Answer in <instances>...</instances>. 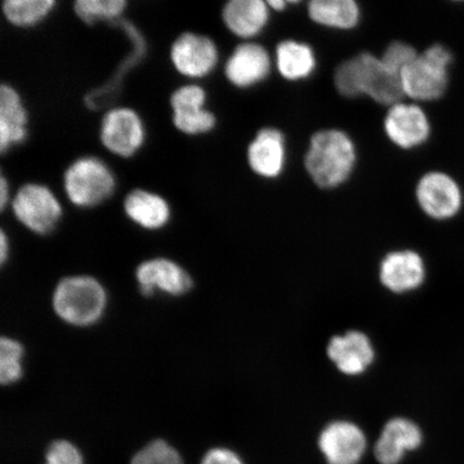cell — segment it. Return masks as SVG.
Segmentation results:
<instances>
[{
    "label": "cell",
    "instance_id": "cell-1",
    "mask_svg": "<svg viewBox=\"0 0 464 464\" xmlns=\"http://www.w3.org/2000/svg\"><path fill=\"white\" fill-rule=\"evenodd\" d=\"M334 85L342 96L370 97L382 106L402 102L401 75L392 72L381 57L361 53L341 63L334 72Z\"/></svg>",
    "mask_w": 464,
    "mask_h": 464
},
{
    "label": "cell",
    "instance_id": "cell-2",
    "mask_svg": "<svg viewBox=\"0 0 464 464\" xmlns=\"http://www.w3.org/2000/svg\"><path fill=\"white\" fill-rule=\"evenodd\" d=\"M356 160L355 144L346 132L324 130L312 136L304 167L318 188L333 189L351 178Z\"/></svg>",
    "mask_w": 464,
    "mask_h": 464
},
{
    "label": "cell",
    "instance_id": "cell-3",
    "mask_svg": "<svg viewBox=\"0 0 464 464\" xmlns=\"http://www.w3.org/2000/svg\"><path fill=\"white\" fill-rule=\"evenodd\" d=\"M52 303L63 322L74 327H90L101 321L108 297L106 289L96 278L74 276L57 284Z\"/></svg>",
    "mask_w": 464,
    "mask_h": 464
},
{
    "label": "cell",
    "instance_id": "cell-4",
    "mask_svg": "<svg viewBox=\"0 0 464 464\" xmlns=\"http://www.w3.org/2000/svg\"><path fill=\"white\" fill-rule=\"evenodd\" d=\"M454 56L445 45L429 46L401 73L404 95L417 102L440 100L448 92Z\"/></svg>",
    "mask_w": 464,
    "mask_h": 464
},
{
    "label": "cell",
    "instance_id": "cell-5",
    "mask_svg": "<svg viewBox=\"0 0 464 464\" xmlns=\"http://www.w3.org/2000/svg\"><path fill=\"white\" fill-rule=\"evenodd\" d=\"M116 179L110 167L96 156L86 155L74 160L63 174V189L72 205L91 208L111 198Z\"/></svg>",
    "mask_w": 464,
    "mask_h": 464
},
{
    "label": "cell",
    "instance_id": "cell-6",
    "mask_svg": "<svg viewBox=\"0 0 464 464\" xmlns=\"http://www.w3.org/2000/svg\"><path fill=\"white\" fill-rule=\"evenodd\" d=\"M10 210L22 226L38 236H48L60 224L63 207L50 188L43 183L21 185L13 195Z\"/></svg>",
    "mask_w": 464,
    "mask_h": 464
},
{
    "label": "cell",
    "instance_id": "cell-7",
    "mask_svg": "<svg viewBox=\"0 0 464 464\" xmlns=\"http://www.w3.org/2000/svg\"><path fill=\"white\" fill-rule=\"evenodd\" d=\"M147 138L141 116L130 107L107 110L100 125V141L109 153L130 159L140 150Z\"/></svg>",
    "mask_w": 464,
    "mask_h": 464
},
{
    "label": "cell",
    "instance_id": "cell-8",
    "mask_svg": "<svg viewBox=\"0 0 464 464\" xmlns=\"http://www.w3.org/2000/svg\"><path fill=\"white\" fill-rule=\"evenodd\" d=\"M207 103V91L198 83L184 84L174 90L169 100L174 129L189 137L211 132L218 119Z\"/></svg>",
    "mask_w": 464,
    "mask_h": 464
},
{
    "label": "cell",
    "instance_id": "cell-9",
    "mask_svg": "<svg viewBox=\"0 0 464 464\" xmlns=\"http://www.w3.org/2000/svg\"><path fill=\"white\" fill-rule=\"evenodd\" d=\"M174 71L189 80L208 77L218 65L219 51L206 34L185 32L174 39L169 51Z\"/></svg>",
    "mask_w": 464,
    "mask_h": 464
},
{
    "label": "cell",
    "instance_id": "cell-10",
    "mask_svg": "<svg viewBox=\"0 0 464 464\" xmlns=\"http://www.w3.org/2000/svg\"><path fill=\"white\" fill-rule=\"evenodd\" d=\"M416 200L421 211L435 220H448L460 213L464 195L460 184L444 171L423 174L416 185Z\"/></svg>",
    "mask_w": 464,
    "mask_h": 464
},
{
    "label": "cell",
    "instance_id": "cell-11",
    "mask_svg": "<svg viewBox=\"0 0 464 464\" xmlns=\"http://www.w3.org/2000/svg\"><path fill=\"white\" fill-rule=\"evenodd\" d=\"M384 130L387 138L400 149L413 150L429 140L431 123L419 104L399 102L388 110Z\"/></svg>",
    "mask_w": 464,
    "mask_h": 464
},
{
    "label": "cell",
    "instance_id": "cell-12",
    "mask_svg": "<svg viewBox=\"0 0 464 464\" xmlns=\"http://www.w3.org/2000/svg\"><path fill=\"white\" fill-rule=\"evenodd\" d=\"M139 290L150 297L161 293L172 297L188 294L194 285L190 276L181 266L168 258H152L143 261L136 271Z\"/></svg>",
    "mask_w": 464,
    "mask_h": 464
},
{
    "label": "cell",
    "instance_id": "cell-13",
    "mask_svg": "<svg viewBox=\"0 0 464 464\" xmlns=\"http://www.w3.org/2000/svg\"><path fill=\"white\" fill-rule=\"evenodd\" d=\"M318 448L328 464H357L367 449V438L356 423L336 420L319 434Z\"/></svg>",
    "mask_w": 464,
    "mask_h": 464
},
{
    "label": "cell",
    "instance_id": "cell-14",
    "mask_svg": "<svg viewBox=\"0 0 464 464\" xmlns=\"http://www.w3.org/2000/svg\"><path fill=\"white\" fill-rule=\"evenodd\" d=\"M272 62L263 45L243 43L237 45L225 63L224 72L228 82L237 89H249L269 77Z\"/></svg>",
    "mask_w": 464,
    "mask_h": 464
},
{
    "label": "cell",
    "instance_id": "cell-15",
    "mask_svg": "<svg viewBox=\"0 0 464 464\" xmlns=\"http://www.w3.org/2000/svg\"><path fill=\"white\" fill-rule=\"evenodd\" d=\"M327 355L336 369L347 376L362 375L374 362L375 351L369 336L357 330L334 335Z\"/></svg>",
    "mask_w": 464,
    "mask_h": 464
},
{
    "label": "cell",
    "instance_id": "cell-16",
    "mask_svg": "<svg viewBox=\"0 0 464 464\" xmlns=\"http://www.w3.org/2000/svg\"><path fill=\"white\" fill-rule=\"evenodd\" d=\"M426 277L425 263L419 253L411 249L392 252L382 260L380 280L394 294L413 292Z\"/></svg>",
    "mask_w": 464,
    "mask_h": 464
},
{
    "label": "cell",
    "instance_id": "cell-17",
    "mask_svg": "<svg viewBox=\"0 0 464 464\" xmlns=\"http://www.w3.org/2000/svg\"><path fill=\"white\" fill-rule=\"evenodd\" d=\"M247 162L254 173L265 179L281 176L286 164V143L282 131L266 127L248 144Z\"/></svg>",
    "mask_w": 464,
    "mask_h": 464
},
{
    "label": "cell",
    "instance_id": "cell-18",
    "mask_svg": "<svg viewBox=\"0 0 464 464\" xmlns=\"http://www.w3.org/2000/svg\"><path fill=\"white\" fill-rule=\"evenodd\" d=\"M422 434L415 422L406 419L386 422L374 446L376 460L381 464H398L408 451L419 449Z\"/></svg>",
    "mask_w": 464,
    "mask_h": 464
},
{
    "label": "cell",
    "instance_id": "cell-19",
    "mask_svg": "<svg viewBox=\"0 0 464 464\" xmlns=\"http://www.w3.org/2000/svg\"><path fill=\"white\" fill-rule=\"evenodd\" d=\"M28 112L20 92L9 83L0 85V152H9L26 140Z\"/></svg>",
    "mask_w": 464,
    "mask_h": 464
},
{
    "label": "cell",
    "instance_id": "cell-20",
    "mask_svg": "<svg viewBox=\"0 0 464 464\" xmlns=\"http://www.w3.org/2000/svg\"><path fill=\"white\" fill-rule=\"evenodd\" d=\"M123 210L130 222L150 231L165 228L172 216L164 196L143 188L132 189L125 196Z\"/></svg>",
    "mask_w": 464,
    "mask_h": 464
},
{
    "label": "cell",
    "instance_id": "cell-21",
    "mask_svg": "<svg viewBox=\"0 0 464 464\" xmlns=\"http://www.w3.org/2000/svg\"><path fill=\"white\" fill-rule=\"evenodd\" d=\"M268 4L263 0H230L222 9L228 31L241 39H252L264 31L270 20Z\"/></svg>",
    "mask_w": 464,
    "mask_h": 464
},
{
    "label": "cell",
    "instance_id": "cell-22",
    "mask_svg": "<svg viewBox=\"0 0 464 464\" xmlns=\"http://www.w3.org/2000/svg\"><path fill=\"white\" fill-rule=\"evenodd\" d=\"M278 72L288 81H300L311 77L315 72L316 56L309 44L284 40L276 52Z\"/></svg>",
    "mask_w": 464,
    "mask_h": 464
},
{
    "label": "cell",
    "instance_id": "cell-23",
    "mask_svg": "<svg viewBox=\"0 0 464 464\" xmlns=\"http://www.w3.org/2000/svg\"><path fill=\"white\" fill-rule=\"evenodd\" d=\"M307 14L316 24L341 31L355 28L361 21V8L353 0H313Z\"/></svg>",
    "mask_w": 464,
    "mask_h": 464
},
{
    "label": "cell",
    "instance_id": "cell-24",
    "mask_svg": "<svg viewBox=\"0 0 464 464\" xmlns=\"http://www.w3.org/2000/svg\"><path fill=\"white\" fill-rule=\"evenodd\" d=\"M56 5L55 0H5L2 13L10 25L31 28L42 24Z\"/></svg>",
    "mask_w": 464,
    "mask_h": 464
},
{
    "label": "cell",
    "instance_id": "cell-25",
    "mask_svg": "<svg viewBox=\"0 0 464 464\" xmlns=\"http://www.w3.org/2000/svg\"><path fill=\"white\" fill-rule=\"evenodd\" d=\"M129 7L127 0H75L73 13L85 25L118 22Z\"/></svg>",
    "mask_w": 464,
    "mask_h": 464
},
{
    "label": "cell",
    "instance_id": "cell-26",
    "mask_svg": "<svg viewBox=\"0 0 464 464\" xmlns=\"http://www.w3.org/2000/svg\"><path fill=\"white\" fill-rule=\"evenodd\" d=\"M24 347L19 341L3 336L0 341V382L14 385L22 379Z\"/></svg>",
    "mask_w": 464,
    "mask_h": 464
},
{
    "label": "cell",
    "instance_id": "cell-27",
    "mask_svg": "<svg viewBox=\"0 0 464 464\" xmlns=\"http://www.w3.org/2000/svg\"><path fill=\"white\" fill-rule=\"evenodd\" d=\"M131 464H184L182 457L171 445L156 440L132 458Z\"/></svg>",
    "mask_w": 464,
    "mask_h": 464
},
{
    "label": "cell",
    "instance_id": "cell-28",
    "mask_svg": "<svg viewBox=\"0 0 464 464\" xmlns=\"http://www.w3.org/2000/svg\"><path fill=\"white\" fill-rule=\"evenodd\" d=\"M419 54L413 46L401 42H394L387 46L381 60L390 71L401 75L404 69L413 63Z\"/></svg>",
    "mask_w": 464,
    "mask_h": 464
},
{
    "label": "cell",
    "instance_id": "cell-29",
    "mask_svg": "<svg viewBox=\"0 0 464 464\" xmlns=\"http://www.w3.org/2000/svg\"><path fill=\"white\" fill-rule=\"evenodd\" d=\"M45 464H83V458L77 446L66 440H58L49 446Z\"/></svg>",
    "mask_w": 464,
    "mask_h": 464
},
{
    "label": "cell",
    "instance_id": "cell-30",
    "mask_svg": "<svg viewBox=\"0 0 464 464\" xmlns=\"http://www.w3.org/2000/svg\"><path fill=\"white\" fill-rule=\"evenodd\" d=\"M200 464H243V462L236 452L228 449L217 448L208 450L202 458Z\"/></svg>",
    "mask_w": 464,
    "mask_h": 464
},
{
    "label": "cell",
    "instance_id": "cell-31",
    "mask_svg": "<svg viewBox=\"0 0 464 464\" xmlns=\"http://www.w3.org/2000/svg\"><path fill=\"white\" fill-rule=\"evenodd\" d=\"M11 199H13V195H11L10 184L8 179L2 172L0 174V211L4 212L10 206Z\"/></svg>",
    "mask_w": 464,
    "mask_h": 464
},
{
    "label": "cell",
    "instance_id": "cell-32",
    "mask_svg": "<svg viewBox=\"0 0 464 464\" xmlns=\"http://www.w3.org/2000/svg\"><path fill=\"white\" fill-rule=\"evenodd\" d=\"M10 254V242L7 234L3 229L0 231V261L5 265V261L8 260Z\"/></svg>",
    "mask_w": 464,
    "mask_h": 464
},
{
    "label": "cell",
    "instance_id": "cell-33",
    "mask_svg": "<svg viewBox=\"0 0 464 464\" xmlns=\"http://www.w3.org/2000/svg\"><path fill=\"white\" fill-rule=\"evenodd\" d=\"M266 4H268L271 10L282 11L286 7V3L282 2V0H270Z\"/></svg>",
    "mask_w": 464,
    "mask_h": 464
}]
</instances>
